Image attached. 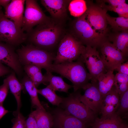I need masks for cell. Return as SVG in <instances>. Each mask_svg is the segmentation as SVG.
I'll list each match as a JSON object with an SVG mask.
<instances>
[{
    "instance_id": "44dd1931",
    "label": "cell",
    "mask_w": 128,
    "mask_h": 128,
    "mask_svg": "<svg viewBox=\"0 0 128 128\" xmlns=\"http://www.w3.org/2000/svg\"><path fill=\"white\" fill-rule=\"evenodd\" d=\"M6 79L11 93L14 95L17 103V110L20 111L22 106L21 95V91L25 88L23 84L20 82L13 73L9 75Z\"/></svg>"
},
{
    "instance_id": "52a82bcc",
    "label": "cell",
    "mask_w": 128,
    "mask_h": 128,
    "mask_svg": "<svg viewBox=\"0 0 128 128\" xmlns=\"http://www.w3.org/2000/svg\"><path fill=\"white\" fill-rule=\"evenodd\" d=\"M27 37L22 28L5 16L0 6V41L16 46L24 42Z\"/></svg>"
},
{
    "instance_id": "f1b7e54d",
    "label": "cell",
    "mask_w": 128,
    "mask_h": 128,
    "mask_svg": "<svg viewBox=\"0 0 128 128\" xmlns=\"http://www.w3.org/2000/svg\"><path fill=\"white\" fill-rule=\"evenodd\" d=\"M128 90L119 95V103L116 113L120 116L128 112Z\"/></svg>"
},
{
    "instance_id": "8d00e7d4",
    "label": "cell",
    "mask_w": 128,
    "mask_h": 128,
    "mask_svg": "<svg viewBox=\"0 0 128 128\" xmlns=\"http://www.w3.org/2000/svg\"><path fill=\"white\" fill-rule=\"evenodd\" d=\"M25 128H38L36 121L31 113L26 120Z\"/></svg>"
},
{
    "instance_id": "6da1fadb",
    "label": "cell",
    "mask_w": 128,
    "mask_h": 128,
    "mask_svg": "<svg viewBox=\"0 0 128 128\" xmlns=\"http://www.w3.org/2000/svg\"><path fill=\"white\" fill-rule=\"evenodd\" d=\"M66 33L64 24L51 18L48 21L37 25L27 35L31 44L40 48L53 53Z\"/></svg>"
},
{
    "instance_id": "74e56055",
    "label": "cell",
    "mask_w": 128,
    "mask_h": 128,
    "mask_svg": "<svg viewBox=\"0 0 128 128\" xmlns=\"http://www.w3.org/2000/svg\"><path fill=\"white\" fill-rule=\"evenodd\" d=\"M114 85L119 95L128 90V83H114Z\"/></svg>"
},
{
    "instance_id": "9a60e30c",
    "label": "cell",
    "mask_w": 128,
    "mask_h": 128,
    "mask_svg": "<svg viewBox=\"0 0 128 128\" xmlns=\"http://www.w3.org/2000/svg\"><path fill=\"white\" fill-rule=\"evenodd\" d=\"M0 63L7 65L18 74L22 73L21 63L13 46L0 41Z\"/></svg>"
},
{
    "instance_id": "b9f144b4",
    "label": "cell",
    "mask_w": 128,
    "mask_h": 128,
    "mask_svg": "<svg viewBox=\"0 0 128 128\" xmlns=\"http://www.w3.org/2000/svg\"><path fill=\"white\" fill-rule=\"evenodd\" d=\"M11 1L10 0H0V6H3L5 9Z\"/></svg>"
},
{
    "instance_id": "60d3db41",
    "label": "cell",
    "mask_w": 128,
    "mask_h": 128,
    "mask_svg": "<svg viewBox=\"0 0 128 128\" xmlns=\"http://www.w3.org/2000/svg\"><path fill=\"white\" fill-rule=\"evenodd\" d=\"M9 112L4 107L3 105H0V120Z\"/></svg>"
},
{
    "instance_id": "277c9868",
    "label": "cell",
    "mask_w": 128,
    "mask_h": 128,
    "mask_svg": "<svg viewBox=\"0 0 128 128\" xmlns=\"http://www.w3.org/2000/svg\"><path fill=\"white\" fill-rule=\"evenodd\" d=\"M85 47L69 32H66L58 46L53 64L70 62L77 60Z\"/></svg>"
},
{
    "instance_id": "836d02e7",
    "label": "cell",
    "mask_w": 128,
    "mask_h": 128,
    "mask_svg": "<svg viewBox=\"0 0 128 128\" xmlns=\"http://www.w3.org/2000/svg\"><path fill=\"white\" fill-rule=\"evenodd\" d=\"M117 109L113 105L103 104L100 111L102 116L110 115L116 112Z\"/></svg>"
},
{
    "instance_id": "484cf974",
    "label": "cell",
    "mask_w": 128,
    "mask_h": 128,
    "mask_svg": "<svg viewBox=\"0 0 128 128\" xmlns=\"http://www.w3.org/2000/svg\"><path fill=\"white\" fill-rule=\"evenodd\" d=\"M87 9L86 1L83 0H71L68 6L70 14L77 18L83 14Z\"/></svg>"
},
{
    "instance_id": "ab89813d",
    "label": "cell",
    "mask_w": 128,
    "mask_h": 128,
    "mask_svg": "<svg viewBox=\"0 0 128 128\" xmlns=\"http://www.w3.org/2000/svg\"><path fill=\"white\" fill-rule=\"evenodd\" d=\"M10 70L8 68L0 63V77L9 73Z\"/></svg>"
},
{
    "instance_id": "7bdbcfd3",
    "label": "cell",
    "mask_w": 128,
    "mask_h": 128,
    "mask_svg": "<svg viewBox=\"0 0 128 128\" xmlns=\"http://www.w3.org/2000/svg\"><path fill=\"white\" fill-rule=\"evenodd\" d=\"M119 128H128V125L127 123L123 121Z\"/></svg>"
},
{
    "instance_id": "83f0119b",
    "label": "cell",
    "mask_w": 128,
    "mask_h": 128,
    "mask_svg": "<svg viewBox=\"0 0 128 128\" xmlns=\"http://www.w3.org/2000/svg\"><path fill=\"white\" fill-rule=\"evenodd\" d=\"M104 8L107 11H112L117 13L119 17L128 18V5L126 2L114 7H106Z\"/></svg>"
},
{
    "instance_id": "e0dca14e",
    "label": "cell",
    "mask_w": 128,
    "mask_h": 128,
    "mask_svg": "<svg viewBox=\"0 0 128 128\" xmlns=\"http://www.w3.org/2000/svg\"><path fill=\"white\" fill-rule=\"evenodd\" d=\"M123 121L116 112L112 114L96 118L89 128H119Z\"/></svg>"
},
{
    "instance_id": "8fae6325",
    "label": "cell",
    "mask_w": 128,
    "mask_h": 128,
    "mask_svg": "<svg viewBox=\"0 0 128 128\" xmlns=\"http://www.w3.org/2000/svg\"><path fill=\"white\" fill-rule=\"evenodd\" d=\"M99 47L100 56L107 71H114L126 59L123 53L107 39L102 43Z\"/></svg>"
},
{
    "instance_id": "7c38bea8",
    "label": "cell",
    "mask_w": 128,
    "mask_h": 128,
    "mask_svg": "<svg viewBox=\"0 0 128 128\" xmlns=\"http://www.w3.org/2000/svg\"><path fill=\"white\" fill-rule=\"evenodd\" d=\"M53 119V128H89L90 125L66 112L59 107L50 112Z\"/></svg>"
},
{
    "instance_id": "603a6c76",
    "label": "cell",
    "mask_w": 128,
    "mask_h": 128,
    "mask_svg": "<svg viewBox=\"0 0 128 128\" xmlns=\"http://www.w3.org/2000/svg\"><path fill=\"white\" fill-rule=\"evenodd\" d=\"M46 76L49 85L55 91L68 93L69 90L73 87L72 85L66 83L61 77L54 76L50 72H46Z\"/></svg>"
},
{
    "instance_id": "7a4b0ae2",
    "label": "cell",
    "mask_w": 128,
    "mask_h": 128,
    "mask_svg": "<svg viewBox=\"0 0 128 128\" xmlns=\"http://www.w3.org/2000/svg\"><path fill=\"white\" fill-rule=\"evenodd\" d=\"M50 72L57 73L69 79L72 83L74 92L82 89L91 79L84 63L79 58L76 62L53 64Z\"/></svg>"
},
{
    "instance_id": "2e32d148",
    "label": "cell",
    "mask_w": 128,
    "mask_h": 128,
    "mask_svg": "<svg viewBox=\"0 0 128 128\" xmlns=\"http://www.w3.org/2000/svg\"><path fill=\"white\" fill-rule=\"evenodd\" d=\"M25 0H12L5 9V16L13 21L19 28L23 26Z\"/></svg>"
},
{
    "instance_id": "d4e9b609",
    "label": "cell",
    "mask_w": 128,
    "mask_h": 128,
    "mask_svg": "<svg viewBox=\"0 0 128 128\" xmlns=\"http://www.w3.org/2000/svg\"><path fill=\"white\" fill-rule=\"evenodd\" d=\"M37 91L53 105L59 107L62 102L63 97L57 95L49 84L45 88L37 89Z\"/></svg>"
},
{
    "instance_id": "4fadbf2b",
    "label": "cell",
    "mask_w": 128,
    "mask_h": 128,
    "mask_svg": "<svg viewBox=\"0 0 128 128\" xmlns=\"http://www.w3.org/2000/svg\"><path fill=\"white\" fill-rule=\"evenodd\" d=\"M85 91L81 94L80 99L88 108L96 114L100 111L103 104L102 95L98 89L97 82L88 83L82 88Z\"/></svg>"
},
{
    "instance_id": "4dcf8cb0",
    "label": "cell",
    "mask_w": 128,
    "mask_h": 128,
    "mask_svg": "<svg viewBox=\"0 0 128 128\" xmlns=\"http://www.w3.org/2000/svg\"><path fill=\"white\" fill-rule=\"evenodd\" d=\"M30 78L37 88L41 84L48 82L46 76L43 75L41 71L37 73Z\"/></svg>"
},
{
    "instance_id": "4316f807",
    "label": "cell",
    "mask_w": 128,
    "mask_h": 128,
    "mask_svg": "<svg viewBox=\"0 0 128 128\" xmlns=\"http://www.w3.org/2000/svg\"><path fill=\"white\" fill-rule=\"evenodd\" d=\"M119 103V95L114 85L103 99V104L113 105L117 110Z\"/></svg>"
},
{
    "instance_id": "f35d334b",
    "label": "cell",
    "mask_w": 128,
    "mask_h": 128,
    "mask_svg": "<svg viewBox=\"0 0 128 128\" xmlns=\"http://www.w3.org/2000/svg\"><path fill=\"white\" fill-rule=\"evenodd\" d=\"M115 70L118 72L128 75V62L121 64Z\"/></svg>"
},
{
    "instance_id": "ac0fdd59",
    "label": "cell",
    "mask_w": 128,
    "mask_h": 128,
    "mask_svg": "<svg viewBox=\"0 0 128 128\" xmlns=\"http://www.w3.org/2000/svg\"><path fill=\"white\" fill-rule=\"evenodd\" d=\"M113 71H108L99 75L97 79L98 89L104 99L114 85V75Z\"/></svg>"
},
{
    "instance_id": "cb8c5ba5",
    "label": "cell",
    "mask_w": 128,
    "mask_h": 128,
    "mask_svg": "<svg viewBox=\"0 0 128 128\" xmlns=\"http://www.w3.org/2000/svg\"><path fill=\"white\" fill-rule=\"evenodd\" d=\"M106 17L107 23L111 26L114 32L128 30V18L120 17H113L107 13Z\"/></svg>"
},
{
    "instance_id": "d590c367",
    "label": "cell",
    "mask_w": 128,
    "mask_h": 128,
    "mask_svg": "<svg viewBox=\"0 0 128 128\" xmlns=\"http://www.w3.org/2000/svg\"><path fill=\"white\" fill-rule=\"evenodd\" d=\"M114 83H128V75L118 72L114 75Z\"/></svg>"
},
{
    "instance_id": "ba28073f",
    "label": "cell",
    "mask_w": 128,
    "mask_h": 128,
    "mask_svg": "<svg viewBox=\"0 0 128 128\" xmlns=\"http://www.w3.org/2000/svg\"><path fill=\"white\" fill-rule=\"evenodd\" d=\"M88 3L87 9L82 16L96 33L107 38L108 31L106 17L107 11L98 5Z\"/></svg>"
},
{
    "instance_id": "5bb4252c",
    "label": "cell",
    "mask_w": 128,
    "mask_h": 128,
    "mask_svg": "<svg viewBox=\"0 0 128 128\" xmlns=\"http://www.w3.org/2000/svg\"><path fill=\"white\" fill-rule=\"evenodd\" d=\"M71 0H41L42 5L55 21L64 24L68 17L67 11Z\"/></svg>"
},
{
    "instance_id": "30bf717a",
    "label": "cell",
    "mask_w": 128,
    "mask_h": 128,
    "mask_svg": "<svg viewBox=\"0 0 128 128\" xmlns=\"http://www.w3.org/2000/svg\"><path fill=\"white\" fill-rule=\"evenodd\" d=\"M96 47L85 46L79 58L85 63L91 77V82H96L99 75L107 71Z\"/></svg>"
},
{
    "instance_id": "9c48e42d",
    "label": "cell",
    "mask_w": 128,
    "mask_h": 128,
    "mask_svg": "<svg viewBox=\"0 0 128 128\" xmlns=\"http://www.w3.org/2000/svg\"><path fill=\"white\" fill-rule=\"evenodd\" d=\"M26 7L22 28L28 34L35 26L45 22L51 18L46 16L37 0H26Z\"/></svg>"
},
{
    "instance_id": "e575fe53",
    "label": "cell",
    "mask_w": 128,
    "mask_h": 128,
    "mask_svg": "<svg viewBox=\"0 0 128 128\" xmlns=\"http://www.w3.org/2000/svg\"><path fill=\"white\" fill-rule=\"evenodd\" d=\"M101 2L104 3L101 4V6L105 7H114L121 3L126 2L124 0H99Z\"/></svg>"
},
{
    "instance_id": "3957f363",
    "label": "cell",
    "mask_w": 128,
    "mask_h": 128,
    "mask_svg": "<svg viewBox=\"0 0 128 128\" xmlns=\"http://www.w3.org/2000/svg\"><path fill=\"white\" fill-rule=\"evenodd\" d=\"M20 63L25 65L33 64L50 72L55 55L53 53L40 48L30 43L22 46L17 51Z\"/></svg>"
},
{
    "instance_id": "d6a6232c",
    "label": "cell",
    "mask_w": 128,
    "mask_h": 128,
    "mask_svg": "<svg viewBox=\"0 0 128 128\" xmlns=\"http://www.w3.org/2000/svg\"><path fill=\"white\" fill-rule=\"evenodd\" d=\"M24 66V70L30 78L37 73L41 71L42 69L36 65L29 64Z\"/></svg>"
},
{
    "instance_id": "f546056e",
    "label": "cell",
    "mask_w": 128,
    "mask_h": 128,
    "mask_svg": "<svg viewBox=\"0 0 128 128\" xmlns=\"http://www.w3.org/2000/svg\"><path fill=\"white\" fill-rule=\"evenodd\" d=\"M13 114L14 117L12 120L13 125L12 128H25L26 119L20 111L16 110Z\"/></svg>"
},
{
    "instance_id": "7402d4cb",
    "label": "cell",
    "mask_w": 128,
    "mask_h": 128,
    "mask_svg": "<svg viewBox=\"0 0 128 128\" xmlns=\"http://www.w3.org/2000/svg\"><path fill=\"white\" fill-rule=\"evenodd\" d=\"M22 83L30 97L32 106L36 109H45L39 99L37 89L30 78L28 76L25 77Z\"/></svg>"
},
{
    "instance_id": "8992f818",
    "label": "cell",
    "mask_w": 128,
    "mask_h": 128,
    "mask_svg": "<svg viewBox=\"0 0 128 128\" xmlns=\"http://www.w3.org/2000/svg\"><path fill=\"white\" fill-rule=\"evenodd\" d=\"M80 92L77 91L70 93L63 101L59 106L68 114L90 125L94 121L95 114L80 99Z\"/></svg>"
},
{
    "instance_id": "d6986e66",
    "label": "cell",
    "mask_w": 128,
    "mask_h": 128,
    "mask_svg": "<svg viewBox=\"0 0 128 128\" xmlns=\"http://www.w3.org/2000/svg\"><path fill=\"white\" fill-rule=\"evenodd\" d=\"M107 40L124 55L126 58L128 55V30L115 32L109 35Z\"/></svg>"
},
{
    "instance_id": "ffe728a7",
    "label": "cell",
    "mask_w": 128,
    "mask_h": 128,
    "mask_svg": "<svg viewBox=\"0 0 128 128\" xmlns=\"http://www.w3.org/2000/svg\"><path fill=\"white\" fill-rule=\"evenodd\" d=\"M31 113L34 118L38 128H53V122L52 115L46 109L36 108Z\"/></svg>"
},
{
    "instance_id": "1f68e13d",
    "label": "cell",
    "mask_w": 128,
    "mask_h": 128,
    "mask_svg": "<svg viewBox=\"0 0 128 128\" xmlns=\"http://www.w3.org/2000/svg\"><path fill=\"white\" fill-rule=\"evenodd\" d=\"M9 87L6 78L3 81V83L0 86V105H3L8 94Z\"/></svg>"
},
{
    "instance_id": "5b68a950",
    "label": "cell",
    "mask_w": 128,
    "mask_h": 128,
    "mask_svg": "<svg viewBox=\"0 0 128 128\" xmlns=\"http://www.w3.org/2000/svg\"><path fill=\"white\" fill-rule=\"evenodd\" d=\"M69 32L85 46L97 48L107 39L96 33L82 15L73 21Z\"/></svg>"
}]
</instances>
